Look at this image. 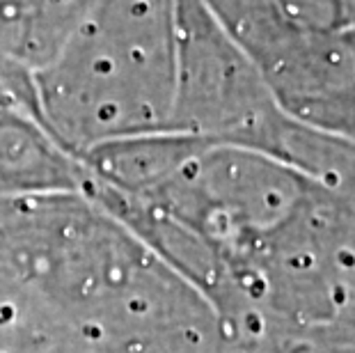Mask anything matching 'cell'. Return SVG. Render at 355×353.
<instances>
[{
	"label": "cell",
	"instance_id": "3",
	"mask_svg": "<svg viewBox=\"0 0 355 353\" xmlns=\"http://www.w3.org/2000/svg\"><path fill=\"white\" fill-rule=\"evenodd\" d=\"M293 119L204 0H177V85L170 129L279 161Z\"/></svg>",
	"mask_w": 355,
	"mask_h": 353
},
{
	"label": "cell",
	"instance_id": "1",
	"mask_svg": "<svg viewBox=\"0 0 355 353\" xmlns=\"http://www.w3.org/2000/svg\"><path fill=\"white\" fill-rule=\"evenodd\" d=\"M40 129L76 159L170 129L177 85V0H94L33 76Z\"/></svg>",
	"mask_w": 355,
	"mask_h": 353
},
{
	"label": "cell",
	"instance_id": "5",
	"mask_svg": "<svg viewBox=\"0 0 355 353\" xmlns=\"http://www.w3.org/2000/svg\"><path fill=\"white\" fill-rule=\"evenodd\" d=\"M291 353H355V300L344 303L328 321L303 330Z\"/></svg>",
	"mask_w": 355,
	"mask_h": 353
},
{
	"label": "cell",
	"instance_id": "2",
	"mask_svg": "<svg viewBox=\"0 0 355 353\" xmlns=\"http://www.w3.org/2000/svg\"><path fill=\"white\" fill-rule=\"evenodd\" d=\"M204 3L252 60L284 115L355 142V28L303 26L277 0Z\"/></svg>",
	"mask_w": 355,
	"mask_h": 353
},
{
	"label": "cell",
	"instance_id": "4",
	"mask_svg": "<svg viewBox=\"0 0 355 353\" xmlns=\"http://www.w3.org/2000/svg\"><path fill=\"white\" fill-rule=\"evenodd\" d=\"M94 0H0V60L30 76L51 62Z\"/></svg>",
	"mask_w": 355,
	"mask_h": 353
}]
</instances>
